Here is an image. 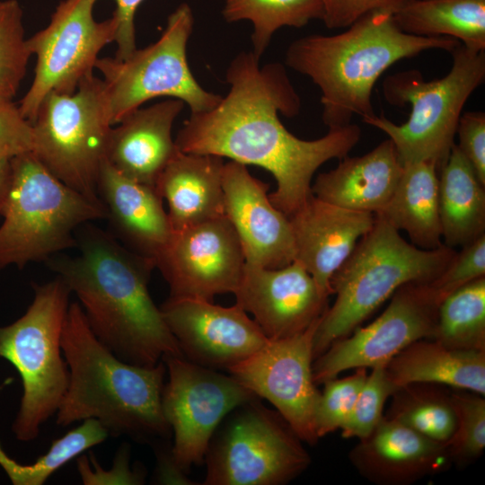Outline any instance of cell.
I'll return each mask as SVG.
<instances>
[{
	"label": "cell",
	"instance_id": "10",
	"mask_svg": "<svg viewBox=\"0 0 485 485\" xmlns=\"http://www.w3.org/2000/svg\"><path fill=\"white\" fill-rule=\"evenodd\" d=\"M194 28L193 11L181 3L168 16L154 43L137 48L128 57L98 58L113 126L154 98L169 97L187 104L190 113L214 108L222 96L204 89L194 77L187 46Z\"/></svg>",
	"mask_w": 485,
	"mask_h": 485
},
{
	"label": "cell",
	"instance_id": "5",
	"mask_svg": "<svg viewBox=\"0 0 485 485\" xmlns=\"http://www.w3.org/2000/svg\"><path fill=\"white\" fill-rule=\"evenodd\" d=\"M455 253L445 244L433 250L418 248L375 215L372 228L331 278L336 298L315 331L313 360L350 334L401 286L436 279Z\"/></svg>",
	"mask_w": 485,
	"mask_h": 485
},
{
	"label": "cell",
	"instance_id": "35",
	"mask_svg": "<svg viewBox=\"0 0 485 485\" xmlns=\"http://www.w3.org/2000/svg\"><path fill=\"white\" fill-rule=\"evenodd\" d=\"M456 417L454 435L446 444L452 463L467 464L485 447L484 396L470 391L451 392Z\"/></svg>",
	"mask_w": 485,
	"mask_h": 485
},
{
	"label": "cell",
	"instance_id": "34",
	"mask_svg": "<svg viewBox=\"0 0 485 485\" xmlns=\"http://www.w3.org/2000/svg\"><path fill=\"white\" fill-rule=\"evenodd\" d=\"M17 0H0V100H13L31 56Z\"/></svg>",
	"mask_w": 485,
	"mask_h": 485
},
{
	"label": "cell",
	"instance_id": "20",
	"mask_svg": "<svg viewBox=\"0 0 485 485\" xmlns=\"http://www.w3.org/2000/svg\"><path fill=\"white\" fill-rule=\"evenodd\" d=\"M295 260L312 276L322 294L332 295L331 280L359 239L373 226L375 215L354 211L312 195L288 217Z\"/></svg>",
	"mask_w": 485,
	"mask_h": 485
},
{
	"label": "cell",
	"instance_id": "43",
	"mask_svg": "<svg viewBox=\"0 0 485 485\" xmlns=\"http://www.w3.org/2000/svg\"><path fill=\"white\" fill-rule=\"evenodd\" d=\"M116 8L112 16L117 21L115 57H128L137 48L136 44L135 16L139 5L145 0H114Z\"/></svg>",
	"mask_w": 485,
	"mask_h": 485
},
{
	"label": "cell",
	"instance_id": "2",
	"mask_svg": "<svg viewBox=\"0 0 485 485\" xmlns=\"http://www.w3.org/2000/svg\"><path fill=\"white\" fill-rule=\"evenodd\" d=\"M75 238L76 256L55 255L45 262L77 296L95 337L119 359L137 366L183 357L148 290L154 260L90 223L76 230Z\"/></svg>",
	"mask_w": 485,
	"mask_h": 485
},
{
	"label": "cell",
	"instance_id": "23",
	"mask_svg": "<svg viewBox=\"0 0 485 485\" xmlns=\"http://www.w3.org/2000/svg\"><path fill=\"white\" fill-rule=\"evenodd\" d=\"M183 108V101L169 98L128 114L110 130L106 160L126 177L154 187L179 150L172 130Z\"/></svg>",
	"mask_w": 485,
	"mask_h": 485
},
{
	"label": "cell",
	"instance_id": "40",
	"mask_svg": "<svg viewBox=\"0 0 485 485\" xmlns=\"http://www.w3.org/2000/svg\"><path fill=\"white\" fill-rule=\"evenodd\" d=\"M77 469L83 483L100 484H143L145 473L141 470L131 471L129 467V448L124 445L118 451L113 467L104 471L93 456L82 455L77 459Z\"/></svg>",
	"mask_w": 485,
	"mask_h": 485
},
{
	"label": "cell",
	"instance_id": "32",
	"mask_svg": "<svg viewBox=\"0 0 485 485\" xmlns=\"http://www.w3.org/2000/svg\"><path fill=\"white\" fill-rule=\"evenodd\" d=\"M432 340L451 348L485 351V277L440 303Z\"/></svg>",
	"mask_w": 485,
	"mask_h": 485
},
{
	"label": "cell",
	"instance_id": "8",
	"mask_svg": "<svg viewBox=\"0 0 485 485\" xmlns=\"http://www.w3.org/2000/svg\"><path fill=\"white\" fill-rule=\"evenodd\" d=\"M71 294L58 277L35 285L33 301L25 313L0 327V357L16 368L22 382L21 404L13 424L20 441H32L39 436L66 392L69 369L61 336Z\"/></svg>",
	"mask_w": 485,
	"mask_h": 485
},
{
	"label": "cell",
	"instance_id": "6",
	"mask_svg": "<svg viewBox=\"0 0 485 485\" xmlns=\"http://www.w3.org/2000/svg\"><path fill=\"white\" fill-rule=\"evenodd\" d=\"M10 183L0 212V269L46 261L76 248L83 225L105 219L93 201L52 174L32 152L10 160Z\"/></svg>",
	"mask_w": 485,
	"mask_h": 485
},
{
	"label": "cell",
	"instance_id": "25",
	"mask_svg": "<svg viewBox=\"0 0 485 485\" xmlns=\"http://www.w3.org/2000/svg\"><path fill=\"white\" fill-rule=\"evenodd\" d=\"M223 157L178 150L155 182L172 232L225 215Z\"/></svg>",
	"mask_w": 485,
	"mask_h": 485
},
{
	"label": "cell",
	"instance_id": "28",
	"mask_svg": "<svg viewBox=\"0 0 485 485\" xmlns=\"http://www.w3.org/2000/svg\"><path fill=\"white\" fill-rule=\"evenodd\" d=\"M411 243L423 250L440 247L442 228L438 207V170L429 162L403 164L398 185L384 210L377 214Z\"/></svg>",
	"mask_w": 485,
	"mask_h": 485
},
{
	"label": "cell",
	"instance_id": "41",
	"mask_svg": "<svg viewBox=\"0 0 485 485\" xmlns=\"http://www.w3.org/2000/svg\"><path fill=\"white\" fill-rule=\"evenodd\" d=\"M323 8L322 21L328 29L348 28L365 14L374 11L396 12L405 0H320Z\"/></svg>",
	"mask_w": 485,
	"mask_h": 485
},
{
	"label": "cell",
	"instance_id": "3",
	"mask_svg": "<svg viewBox=\"0 0 485 485\" xmlns=\"http://www.w3.org/2000/svg\"><path fill=\"white\" fill-rule=\"evenodd\" d=\"M461 42L450 37H422L402 31L387 11L370 12L340 33L312 34L293 40L285 65L309 77L321 92L322 119L329 129L375 113L372 91L398 61L429 49L451 52Z\"/></svg>",
	"mask_w": 485,
	"mask_h": 485
},
{
	"label": "cell",
	"instance_id": "18",
	"mask_svg": "<svg viewBox=\"0 0 485 485\" xmlns=\"http://www.w3.org/2000/svg\"><path fill=\"white\" fill-rule=\"evenodd\" d=\"M234 295L236 304L252 315L269 340L286 339L306 331L328 308V297L295 260L279 269L245 262Z\"/></svg>",
	"mask_w": 485,
	"mask_h": 485
},
{
	"label": "cell",
	"instance_id": "4",
	"mask_svg": "<svg viewBox=\"0 0 485 485\" xmlns=\"http://www.w3.org/2000/svg\"><path fill=\"white\" fill-rule=\"evenodd\" d=\"M61 347L69 382L56 413L58 426L93 419L109 436L138 441L169 433L162 409L163 361L142 366L119 359L95 337L78 302L70 303Z\"/></svg>",
	"mask_w": 485,
	"mask_h": 485
},
{
	"label": "cell",
	"instance_id": "44",
	"mask_svg": "<svg viewBox=\"0 0 485 485\" xmlns=\"http://www.w3.org/2000/svg\"><path fill=\"white\" fill-rule=\"evenodd\" d=\"M10 172V160H0V212L8 192Z\"/></svg>",
	"mask_w": 485,
	"mask_h": 485
},
{
	"label": "cell",
	"instance_id": "22",
	"mask_svg": "<svg viewBox=\"0 0 485 485\" xmlns=\"http://www.w3.org/2000/svg\"><path fill=\"white\" fill-rule=\"evenodd\" d=\"M97 193L109 232L128 250L155 262L173 233L155 187L126 177L105 159Z\"/></svg>",
	"mask_w": 485,
	"mask_h": 485
},
{
	"label": "cell",
	"instance_id": "17",
	"mask_svg": "<svg viewBox=\"0 0 485 485\" xmlns=\"http://www.w3.org/2000/svg\"><path fill=\"white\" fill-rule=\"evenodd\" d=\"M185 358L202 366L228 369L264 347L269 339L236 303L169 297L160 307Z\"/></svg>",
	"mask_w": 485,
	"mask_h": 485
},
{
	"label": "cell",
	"instance_id": "15",
	"mask_svg": "<svg viewBox=\"0 0 485 485\" xmlns=\"http://www.w3.org/2000/svg\"><path fill=\"white\" fill-rule=\"evenodd\" d=\"M320 320L295 336L269 340L228 369L256 396L269 401L298 437L310 445L319 440L314 415L320 392L313 378V345Z\"/></svg>",
	"mask_w": 485,
	"mask_h": 485
},
{
	"label": "cell",
	"instance_id": "33",
	"mask_svg": "<svg viewBox=\"0 0 485 485\" xmlns=\"http://www.w3.org/2000/svg\"><path fill=\"white\" fill-rule=\"evenodd\" d=\"M108 436V431L98 420L88 419L53 440L48 452L31 464L23 465L11 459L0 445V465L15 485H42L66 463Z\"/></svg>",
	"mask_w": 485,
	"mask_h": 485
},
{
	"label": "cell",
	"instance_id": "1",
	"mask_svg": "<svg viewBox=\"0 0 485 485\" xmlns=\"http://www.w3.org/2000/svg\"><path fill=\"white\" fill-rule=\"evenodd\" d=\"M225 79L227 94L214 108L190 113L175 144L183 153L227 157L268 171L277 182L269 199L289 217L313 195L314 172L326 162L348 155L360 140L361 128L350 123L317 139L296 137L278 117L293 118L301 110L285 66L272 62L260 66L252 51L232 59Z\"/></svg>",
	"mask_w": 485,
	"mask_h": 485
},
{
	"label": "cell",
	"instance_id": "37",
	"mask_svg": "<svg viewBox=\"0 0 485 485\" xmlns=\"http://www.w3.org/2000/svg\"><path fill=\"white\" fill-rule=\"evenodd\" d=\"M367 376L366 368H356L353 375L325 381L317 401L314 425L319 438L340 428L348 416Z\"/></svg>",
	"mask_w": 485,
	"mask_h": 485
},
{
	"label": "cell",
	"instance_id": "19",
	"mask_svg": "<svg viewBox=\"0 0 485 485\" xmlns=\"http://www.w3.org/2000/svg\"><path fill=\"white\" fill-rule=\"evenodd\" d=\"M225 215L240 241L245 262L279 269L295 260L288 217L269 197V184L253 177L247 166L230 161L223 169Z\"/></svg>",
	"mask_w": 485,
	"mask_h": 485
},
{
	"label": "cell",
	"instance_id": "7",
	"mask_svg": "<svg viewBox=\"0 0 485 485\" xmlns=\"http://www.w3.org/2000/svg\"><path fill=\"white\" fill-rule=\"evenodd\" d=\"M451 54L452 66L442 78L426 81L419 71L408 70L384 79L385 100L411 107L405 123L397 125L375 114L363 120L388 136L402 164L429 162L439 170L454 144L465 102L485 80V50L460 43Z\"/></svg>",
	"mask_w": 485,
	"mask_h": 485
},
{
	"label": "cell",
	"instance_id": "30",
	"mask_svg": "<svg viewBox=\"0 0 485 485\" xmlns=\"http://www.w3.org/2000/svg\"><path fill=\"white\" fill-rule=\"evenodd\" d=\"M385 417L434 441L447 444L456 426L451 391L444 385L416 383L392 394Z\"/></svg>",
	"mask_w": 485,
	"mask_h": 485
},
{
	"label": "cell",
	"instance_id": "14",
	"mask_svg": "<svg viewBox=\"0 0 485 485\" xmlns=\"http://www.w3.org/2000/svg\"><path fill=\"white\" fill-rule=\"evenodd\" d=\"M441 302L430 283L401 286L378 318L337 340L313 360L315 384L349 369L385 366L414 341L433 339Z\"/></svg>",
	"mask_w": 485,
	"mask_h": 485
},
{
	"label": "cell",
	"instance_id": "38",
	"mask_svg": "<svg viewBox=\"0 0 485 485\" xmlns=\"http://www.w3.org/2000/svg\"><path fill=\"white\" fill-rule=\"evenodd\" d=\"M485 277V234L462 246L431 287L441 301L460 287Z\"/></svg>",
	"mask_w": 485,
	"mask_h": 485
},
{
	"label": "cell",
	"instance_id": "26",
	"mask_svg": "<svg viewBox=\"0 0 485 485\" xmlns=\"http://www.w3.org/2000/svg\"><path fill=\"white\" fill-rule=\"evenodd\" d=\"M394 386L435 384L485 394V351L451 348L432 339L410 344L385 366Z\"/></svg>",
	"mask_w": 485,
	"mask_h": 485
},
{
	"label": "cell",
	"instance_id": "9",
	"mask_svg": "<svg viewBox=\"0 0 485 485\" xmlns=\"http://www.w3.org/2000/svg\"><path fill=\"white\" fill-rule=\"evenodd\" d=\"M32 127V153L40 162L70 188L101 202L97 181L113 127L102 79L93 74L71 94H47Z\"/></svg>",
	"mask_w": 485,
	"mask_h": 485
},
{
	"label": "cell",
	"instance_id": "24",
	"mask_svg": "<svg viewBox=\"0 0 485 485\" xmlns=\"http://www.w3.org/2000/svg\"><path fill=\"white\" fill-rule=\"evenodd\" d=\"M402 171L403 164L388 138L370 152L347 155L334 169L318 174L312 193L343 208L377 215L391 199Z\"/></svg>",
	"mask_w": 485,
	"mask_h": 485
},
{
	"label": "cell",
	"instance_id": "27",
	"mask_svg": "<svg viewBox=\"0 0 485 485\" xmlns=\"http://www.w3.org/2000/svg\"><path fill=\"white\" fill-rule=\"evenodd\" d=\"M438 172L442 242L462 247L485 234V185L455 143Z\"/></svg>",
	"mask_w": 485,
	"mask_h": 485
},
{
	"label": "cell",
	"instance_id": "21",
	"mask_svg": "<svg viewBox=\"0 0 485 485\" xmlns=\"http://www.w3.org/2000/svg\"><path fill=\"white\" fill-rule=\"evenodd\" d=\"M348 455L359 474L378 485H410L452 463L446 444L385 416Z\"/></svg>",
	"mask_w": 485,
	"mask_h": 485
},
{
	"label": "cell",
	"instance_id": "31",
	"mask_svg": "<svg viewBox=\"0 0 485 485\" xmlns=\"http://www.w3.org/2000/svg\"><path fill=\"white\" fill-rule=\"evenodd\" d=\"M222 15L229 23L251 22V51L260 59L278 30L322 21L323 8L320 0H225Z\"/></svg>",
	"mask_w": 485,
	"mask_h": 485
},
{
	"label": "cell",
	"instance_id": "36",
	"mask_svg": "<svg viewBox=\"0 0 485 485\" xmlns=\"http://www.w3.org/2000/svg\"><path fill=\"white\" fill-rule=\"evenodd\" d=\"M396 390L384 366L372 368L340 428L341 436L344 438L363 439L370 435L384 417L383 410L386 400Z\"/></svg>",
	"mask_w": 485,
	"mask_h": 485
},
{
	"label": "cell",
	"instance_id": "13",
	"mask_svg": "<svg viewBox=\"0 0 485 485\" xmlns=\"http://www.w3.org/2000/svg\"><path fill=\"white\" fill-rule=\"evenodd\" d=\"M168 374L162 392L163 416L173 432L171 454L184 472L201 464L209 442L235 408L259 399L233 375L195 364L184 357L163 358Z\"/></svg>",
	"mask_w": 485,
	"mask_h": 485
},
{
	"label": "cell",
	"instance_id": "11",
	"mask_svg": "<svg viewBox=\"0 0 485 485\" xmlns=\"http://www.w3.org/2000/svg\"><path fill=\"white\" fill-rule=\"evenodd\" d=\"M227 417L209 442L204 484L281 485L308 467L303 441L277 410L256 399Z\"/></svg>",
	"mask_w": 485,
	"mask_h": 485
},
{
	"label": "cell",
	"instance_id": "12",
	"mask_svg": "<svg viewBox=\"0 0 485 485\" xmlns=\"http://www.w3.org/2000/svg\"><path fill=\"white\" fill-rule=\"evenodd\" d=\"M97 0H62L44 29L28 39L36 56L34 78L20 101L22 114L33 122L44 97L49 93L71 94L93 74L99 53L115 41L117 21L97 22Z\"/></svg>",
	"mask_w": 485,
	"mask_h": 485
},
{
	"label": "cell",
	"instance_id": "42",
	"mask_svg": "<svg viewBox=\"0 0 485 485\" xmlns=\"http://www.w3.org/2000/svg\"><path fill=\"white\" fill-rule=\"evenodd\" d=\"M456 144L485 185V113L468 111L461 115L456 128Z\"/></svg>",
	"mask_w": 485,
	"mask_h": 485
},
{
	"label": "cell",
	"instance_id": "39",
	"mask_svg": "<svg viewBox=\"0 0 485 485\" xmlns=\"http://www.w3.org/2000/svg\"><path fill=\"white\" fill-rule=\"evenodd\" d=\"M33 127L13 100H0V160L33 150Z\"/></svg>",
	"mask_w": 485,
	"mask_h": 485
},
{
	"label": "cell",
	"instance_id": "16",
	"mask_svg": "<svg viewBox=\"0 0 485 485\" xmlns=\"http://www.w3.org/2000/svg\"><path fill=\"white\" fill-rule=\"evenodd\" d=\"M244 266L240 241L225 215L173 232L155 260L169 297L210 302L234 294Z\"/></svg>",
	"mask_w": 485,
	"mask_h": 485
},
{
	"label": "cell",
	"instance_id": "29",
	"mask_svg": "<svg viewBox=\"0 0 485 485\" xmlns=\"http://www.w3.org/2000/svg\"><path fill=\"white\" fill-rule=\"evenodd\" d=\"M392 18L408 34L450 37L485 50V0H405Z\"/></svg>",
	"mask_w": 485,
	"mask_h": 485
}]
</instances>
